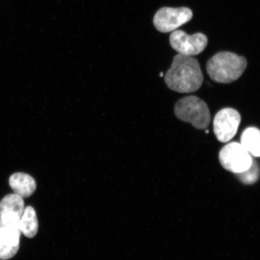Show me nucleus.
Listing matches in <instances>:
<instances>
[{
	"instance_id": "3",
	"label": "nucleus",
	"mask_w": 260,
	"mask_h": 260,
	"mask_svg": "<svg viewBox=\"0 0 260 260\" xmlns=\"http://www.w3.org/2000/svg\"><path fill=\"white\" fill-rule=\"evenodd\" d=\"M174 112L179 119L191 123L197 129H206L210 125L209 107L197 96H189L179 100L175 106Z\"/></svg>"
},
{
	"instance_id": "15",
	"label": "nucleus",
	"mask_w": 260,
	"mask_h": 260,
	"mask_svg": "<svg viewBox=\"0 0 260 260\" xmlns=\"http://www.w3.org/2000/svg\"><path fill=\"white\" fill-rule=\"evenodd\" d=\"M206 133H209V130H207V131L206 132Z\"/></svg>"
},
{
	"instance_id": "12",
	"label": "nucleus",
	"mask_w": 260,
	"mask_h": 260,
	"mask_svg": "<svg viewBox=\"0 0 260 260\" xmlns=\"http://www.w3.org/2000/svg\"><path fill=\"white\" fill-rule=\"evenodd\" d=\"M19 229L28 238H34L38 230V220L37 213L34 208L28 206L25 208L24 213L19 222Z\"/></svg>"
},
{
	"instance_id": "11",
	"label": "nucleus",
	"mask_w": 260,
	"mask_h": 260,
	"mask_svg": "<svg viewBox=\"0 0 260 260\" xmlns=\"http://www.w3.org/2000/svg\"><path fill=\"white\" fill-rule=\"evenodd\" d=\"M240 144L249 153L255 157H260V130L249 127L244 130Z\"/></svg>"
},
{
	"instance_id": "7",
	"label": "nucleus",
	"mask_w": 260,
	"mask_h": 260,
	"mask_svg": "<svg viewBox=\"0 0 260 260\" xmlns=\"http://www.w3.org/2000/svg\"><path fill=\"white\" fill-rule=\"evenodd\" d=\"M241 116L236 110L225 108L220 110L214 117V135L220 142L226 143L235 137L238 130Z\"/></svg>"
},
{
	"instance_id": "10",
	"label": "nucleus",
	"mask_w": 260,
	"mask_h": 260,
	"mask_svg": "<svg viewBox=\"0 0 260 260\" xmlns=\"http://www.w3.org/2000/svg\"><path fill=\"white\" fill-rule=\"evenodd\" d=\"M9 185L14 193L22 198L30 197L37 188L35 179L22 172L12 175L9 178Z\"/></svg>"
},
{
	"instance_id": "9",
	"label": "nucleus",
	"mask_w": 260,
	"mask_h": 260,
	"mask_svg": "<svg viewBox=\"0 0 260 260\" xmlns=\"http://www.w3.org/2000/svg\"><path fill=\"white\" fill-rule=\"evenodd\" d=\"M25 209L23 198L15 193L6 195L0 201V219L19 223Z\"/></svg>"
},
{
	"instance_id": "13",
	"label": "nucleus",
	"mask_w": 260,
	"mask_h": 260,
	"mask_svg": "<svg viewBox=\"0 0 260 260\" xmlns=\"http://www.w3.org/2000/svg\"><path fill=\"white\" fill-rule=\"evenodd\" d=\"M237 175L244 184H254L257 181L259 177V170L257 162L253 160L251 167L248 170L241 173L237 174Z\"/></svg>"
},
{
	"instance_id": "2",
	"label": "nucleus",
	"mask_w": 260,
	"mask_h": 260,
	"mask_svg": "<svg viewBox=\"0 0 260 260\" xmlns=\"http://www.w3.org/2000/svg\"><path fill=\"white\" fill-rule=\"evenodd\" d=\"M247 67L245 57L232 52H220L210 58L206 70L211 79L219 83H230L238 80Z\"/></svg>"
},
{
	"instance_id": "14",
	"label": "nucleus",
	"mask_w": 260,
	"mask_h": 260,
	"mask_svg": "<svg viewBox=\"0 0 260 260\" xmlns=\"http://www.w3.org/2000/svg\"><path fill=\"white\" fill-rule=\"evenodd\" d=\"M160 76H161V77L164 76V74H162V73H161V74H160Z\"/></svg>"
},
{
	"instance_id": "5",
	"label": "nucleus",
	"mask_w": 260,
	"mask_h": 260,
	"mask_svg": "<svg viewBox=\"0 0 260 260\" xmlns=\"http://www.w3.org/2000/svg\"><path fill=\"white\" fill-rule=\"evenodd\" d=\"M170 41L172 48L179 54L191 57L202 53L208 44L206 35L201 32L188 35L180 30L172 32Z\"/></svg>"
},
{
	"instance_id": "6",
	"label": "nucleus",
	"mask_w": 260,
	"mask_h": 260,
	"mask_svg": "<svg viewBox=\"0 0 260 260\" xmlns=\"http://www.w3.org/2000/svg\"><path fill=\"white\" fill-rule=\"evenodd\" d=\"M192 17V12L187 8H162L156 13L154 24L159 31L168 32L186 24Z\"/></svg>"
},
{
	"instance_id": "1",
	"label": "nucleus",
	"mask_w": 260,
	"mask_h": 260,
	"mask_svg": "<svg viewBox=\"0 0 260 260\" xmlns=\"http://www.w3.org/2000/svg\"><path fill=\"white\" fill-rule=\"evenodd\" d=\"M203 81V74L196 58L180 54L174 57L165 76L168 88L182 93L199 90Z\"/></svg>"
},
{
	"instance_id": "8",
	"label": "nucleus",
	"mask_w": 260,
	"mask_h": 260,
	"mask_svg": "<svg viewBox=\"0 0 260 260\" xmlns=\"http://www.w3.org/2000/svg\"><path fill=\"white\" fill-rule=\"evenodd\" d=\"M21 234L19 223L4 222L0 219V259H11L17 253Z\"/></svg>"
},
{
	"instance_id": "4",
	"label": "nucleus",
	"mask_w": 260,
	"mask_h": 260,
	"mask_svg": "<svg viewBox=\"0 0 260 260\" xmlns=\"http://www.w3.org/2000/svg\"><path fill=\"white\" fill-rule=\"evenodd\" d=\"M219 158L224 169L234 174L241 173L251 167V155L238 142H232L221 149Z\"/></svg>"
}]
</instances>
